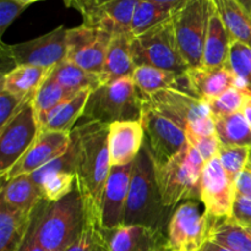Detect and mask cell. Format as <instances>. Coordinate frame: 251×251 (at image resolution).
Instances as JSON below:
<instances>
[{"label":"cell","mask_w":251,"mask_h":251,"mask_svg":"<svg viewBox=\"0 0 251 251\" xmlns=\"http://www.w3.org/2000/svg\"><path fill=\"white\" fill-rule=\"evenodd\" d=\"M53 69L37 66H14L1 78V88L20 96H31L37 92L42 83L50 75Z\"/></svg>","instance_id":"83f0119b"},{"label":"cell","mask_w":251,"mask_h":251,"mask_svg":"<svg viewBox=\"0 0 251 251\" xmlns=\"http://www.w3.org/2000/svg\"><path fill=\"white\" fill-rule=\"evenodd\" d=\"M149 1L152 2H157V4H162V5H169V6H179L181 2H184L185 0H149Z\"/></svg>","instance_id":"7dc6e473"},{"label":"cell","mask_w":251,"mask_h":251,"mask_svg":"<svg viewBox=\"0 0 251 251\" xmlns=\"http://www.w3.org/2000/svg\"><path fill=\"white\" fill-rule=\"evenodd\" d=\"M212 118L221 144L226 146H244L251 150V127L242 112Z\"/></svg>","instance_id":"1f68e13d"},{"label":"cell","mask_w":251,"mask_h":251,"mask_svg":"<svg viewBox=\"0 0 251 251\" xmlns=\"http://www.w3.org/2000/svg\"><path fill=\"white\" fill-rule=\"evenodd\" d=\"M176 6L157 4L149 0H140L135 9L131 22L132 36H140L152 27L157 26L173 15Z\"/></svg>","instance_id":"836d02e7"},{"label":"cell","mask_w":251,"mask_h":251,"mask_svg":"<svg viewBox=\"0 0 251 251\" xmlns=\"http://www.w3.org/2000/svg\"><path fill=\"white\" fill-rule=\"evenodd\" d=\"M109 1H113V0H64V4L66 7L77 10L82 16H85L88 12L93 11Z\"/></svg>","instance_id":"b9f144b4"},{"label":"cell","mask_w":251,"mask_h":251,"mask_svg":"<svg viewBox=\"0 0 251 251\" xmlns=\"http://www.w3.org/2000/svg\"><path fill=\"white\" fill-rule=\"evenodd\" d=\"M25 1L31 2V4H33V2H36V1H41V0H25Z\"/></svg>","instance_id":"f907efd6"},{"label":"cell","mask_w":251,"mask_h":251,"mask_svg":"<svg viewBox=\"0 0 251 251\" xmlns=\"http://www.w3.org/2000/svg\"><path fill=\"white\" fill-rule=\"evenodd\" d=\"M237 1L239 2V4L242 5L245 10H247L248 14L251 16V0H237Z\"/></svg>","instance_id":"c3c4849f"},{"label":"cell","mask_w":251,"mask_h":251,"mask_svg":"<svg viewBox=\"0 0 251 251\" xmlns=\"http://www.w3.org/2000/svg\"><path fill=\"white\" fill-rule=\"evenodd\" d=\"M132 80L142 97L163 90H179L195 96L185 73H176L153 66H137Z\"/></svg>","instance_id":"7402d4cb"},{"label":"cell","mask_w":251,"mask_h":251,"mask_svg":"<svg viewBox=\"0 0 251 251\" xmlns=\"http://www.w3.org/2000/svg\"><path fill=\"white\" fill-rule=\"evenodd\" d=\"M203 167L202 157L189 144L171 161L156 167L157 185L167 208L172 210L181 202L200 199Z\"/></svg>","instance_id":"277c9868"},{"label":"cell","mask_w":251,"mask_h":251,"mask_svg":"<svg viewBox=\"0 0 251 251\" xmlns=\"http://www.w3.org/2000/svg\"><path fill=\"white\" fill-rule=\"evenodd\" d=\"M80 92L65 87L49 75L42 83L41 87L37 90L33 97L34 114H36L37 123L39 125V130L46 122V118L48 117L49 113L53 112L63 103L73 100Z\"/></svg>","instance_id":"4316f807"},{"label":"cell","mask_w":251,"mask_h":251,"mask_svg":"<svg viewBox=\"0 0 251 251\" xmlns=\"http://www.w3.org/2000/svg\"><path fill=\"white\" fill-rule=\"evenodd\" d=\"M1 200L22 212L33 213L43 199L31 176H20L5 181L1 189Z\"/></svg>","instance_id":"484cf974"},{"label":"cell","mask_w":251,"mask_h":251,"mask_svg":"<svg viewBox=\"0 0 251 251\" xmlns=\"http://www.w3.org/2000/svg\"><path fill=\"white\" fill-rule=\"evenodd\" d=\"M235 195L234 181L226 173L218 156L206 162L201 178L200 201L208 218H230Z\"/></svg>","instance_id":"4fadbf2b"},{"label":"cell","mask_w":251,"mask_h":251,"mask_svg":"<svg viewBox=\"0 0 251 251\" xmlns=\"http://www.w3.org/2000/svg\"><path fill=\"white\" fill-rule=\"evenodd\" d=\"M142 98L145 102L184 127L190 126L198 120L211 115L206 100L184 91L163 90Z\"/></svg>","instance_id":"2e32d148"},{"label":"cell","mask_w":251,"mask_h":251,"mask_svg":"<svg viewBox=\"0 0 251 251\" xmlns=\"http://www.w3.org/2000/svg\"><path fill=\"white\" fill-rule=\"evenodd\" d=\"M107 235L109 251H169L167 234L158 228L123 225L107 230Z\"/></svg>","instance_id":"ac0fdd59"},{"label":"cell","mask_w":251,"mask_h":251,"mask_svg":"<svg viewBox=\"0 0 251 251\" xmlns=\"http://www.w3.org/2000/svg\"><path fill=\"white\" fill-rule=\"evenodd\" d=\"M140 122L145 131V145L156 167L166 164L188 145L185 127L145 102L144 98Z\"/></svg>","instance_id":"ba28073f"},{"label":"cell","mask_w":251,"mask_h":251,"mask_svg":"<svg viewBox=\"0 0 251 251\" xmlns=\"http://www.w3.org/2000/svg\"><path fill=\"white\" fill-rule=\"evenodd\" d=\"M112 36L110 32L83 24L68 28L66 59L83 70L102 75Z\"/></svg>","instance_id":"7c38bea8"},{"label":"cell","mask_w":251,"mask_h":251,"mask_svg":"<svg viewBox=\"0 0 251 251\" xmlns=\"http://www.w3.org/2000/svg\"><path fill=\"white\" fill-rule=\"evenodd\" d=\"M232 41L229 31L211 2L210 22L202 55L203 68L221 69L227 66Z\"/></svg>","instance_id":"cb8c5ba5"},{"label":"cell","mask_w":251,"mask_h":251,"mask_svg":"<svg viewBox=\"0 0 251 251\" xmlns=\"http://www.w3.org/2000/svg\"><path fill=\"white\" fill-rule=\"evenodd\" d=\"M233 39L251 48V16L237 0H211Z\"/></svg>","instance_id":"f1b7e54d"},{"label":"cell","mask_w":251,"mask_h":251,"mask_svg":"<svg viewBox=\"0 0 251 251\" xmlns=\"http://www.w3.org/2000/svg\"><path fill=\"white\" fill-rule=\"evenodd\" d=\"M140 0H113L82 16L83 25L97 27L112 34L131 32L135 9Z\"/></svg>","instance_id":"ffe728a7"},{"label":"cell","mask_w":251,"mask_h":251,"mask_svg":"<svg viewBox=\"0 0 251 251\" xmlns=\"http://www.w3.org/2000/svg\"><path fill=\"white\" fill-rule=\"evenodd\" d=\"M71 132L41 131L36 141L31 145L15 166L1 176L7 181L20 176H31L49 162L63 156L70 147Z\"/></svg>","instance_id":"9a60e30c"},{"label":"cell","mask_w":251,"mask_h":251,"mask_svg":"<svg viewBox=\"0 0 251 251\" xmlns=\"http://www.w3.org/2000/svg\"><path fill=\"white\" fill-rule=\"evenodd\" d=\"M65 251H109L107 230L100 218L85 215L82 232Z\"/></svg>","instance_id":"e575fe53"},{"label":"cell","mask_w":251,"mask_h":251,"mask_svg":"<svg viewBox=\"0 0 251 251\" xmlns=\"http://www.w3.org/2000/svg\"><path fill=\"white\" fill-rule=\"evenodd\" d=\"M234 222L242 227L250 229L251 228V196L235 195L234 203H233L232 216Z\"/></svg>","instance_id":"60d3db41"},{"label":"cell","mask_w":251,"mask_h":251,"mask_svg":"<svg viewBox=\"0 0 251 251\" xmlns=\"http://www.w3.org/2000/svg\"><path fill=\"white\" fill-rule=\"evenodd\" d=\"M142 97L132 77L102 85L88 97L81 119L110 125L117 122H140Z\"/></svg>","instance_id":"5b68a950"},{"label":"cell","mask_w":251,"mask_h":251,"mask_svg":"<svg viewBox=\"0 0 251 251\" xmlns=\"http://www.w3.org/2000/svg\"><path fill=\"white\" fill-rule=\"evenodd\" d=\"M36 95V93H34ZM34 95L31 96H20L16 93L9 92V91L0 90V129L4 127L9 123V120L12 117L17 114L20 109L28 102L31 98L34 97Z\"/></svg>","instance_id":"74e56055"},{"label":"cell","mask_w":251,"mask_h":251,"mask_svg":"<svg viewBox=\"0 0 251 251\" xmlns=\"http://www.w3.org/2000/svg\"><path fill=\"white\" fill-rule=\"evenodd\" d=\"M145 142L141 122H117L108 129V147L112 167L132 163Z\"/></svg>","instance_id":"d6986e66"},{"label":"cell","mask_w":251,"mask_h":251,"mask_svg":"<svg viewBox=\"0 0 251 251\" xmlns=\"http://www.w3.org/2000/svg\"><path fill=\"white\" fill-rule=\"evenodd\" d=\"M245 93L242 88L230 87L222 95L213 100H208V108L212 117H218V115H229L234 113L242 112L243 103H244Z\"/></svg>","instance_id":"8d00e7d4"},{"label":"cell","mask_w":251,"mask_h":251,"mask_svg":"<svg viewBox=\"0 0 251 251\" xmlns=\"http://www.w3.org/2000/svg\"><path fill=\"white\" fill-rule=\"evenodd\" d=\"M210 12L211 0H185L172 15L176 42L189 68L202 66Z\"/></svg>","instance_id":"52a82bcc"},{"label":"cell","mask_w":251,"mask_h":251,"mask_svg":"<svg viewBox=\"0 0 251 251\" xmlns=\"http://www.w3.org/2000/svg\"><path fill=\"white\" fill-rule=\"evenodd\" d=\"M50 76L65 87L78 92L83 90L95 91L104 85L102 75L83 70L82 68L71 63L68 59L58 64L51 70Z\"/></svg>","instance_id":"d6a6232c"},{"label":"cell","mask_w":251,"mask_h":251,"mask_svg":"<svg viewBox=\"0 0 251 251\" xmlns=\"http://www.w3.org/2000/svg\"><path fill=\"white\" fill-rule=\"evenodd\" d=\"M210 218L198 201L181 202L172 213L167 226L169 251H200L206 243Z\"/></svg>","instance_id":"30bf717a"},{"label":"cell","mask_w":251,"mask_h":251,"mask_svg":"<svg viewBox=\"0 0 251 251\" xmlns=\"http://www.w3.org/2000/svg\"><path fill=\"white\" fill-rule=\"evenodd\" d=\"M91 92L92 91L90 90L81 91L73 100L63 103L53 112L49 113L48 117L46 118V122L42 125L41 131H73L74 127L76 126L75 123L82 117Z\"/></svg>","instance_id":"f546056e"},{"label":"cell","mask_w":251,"mask_h":251,"mask_svg":"<svg viewBox=\"0 0 251 251\" xmlns=\"http://www.w3.org/2000/svg\"><path fill=\"white\" fill-rule=\"evenodd\" d=\"M185 74L194 95L206 102L218 97L230 87H238L237 77L227 66L221 69L189 68Z\"/></svg>","instance_id":"44dd1931"},{"label":"cell","mask_w":251,"mask_h":251,"mask_svg":"<svg viewBox=\"0 0 251 251\" xmlns=\"http://www.w3.org/2000/svg\"><path fill=\"white\" fill-rule=\"evenodd\" d=\"M31 5L25 0H0V37L20 14Z\"/></svg>","instance_id":"ab89813d"},{"label":"cell","mask_w":251,"mask_h":251,"mask_svg":"<svg viewBox=\"0 0 251 251\" xmlns=\"http://www.w3.org/2000/svg\"><path fill=\"white\" fill-rule=\"evenodd\" d=\"M235 194L238 195L251 196V171L245 168L240 172L234 180Z\"/></svg>","instance_id":"ee69618b"},{"label":"cell","mask_w":251,"mask_h":251,"mask_svg":"<svg viewBox=\"0 0 251 251\" xmlns=\"http://www.w3.org/2000/svg\"><path fill=\"white\" fill-rule=\"evenodd\" d=\"M37 210V208H36ZM19 251H46L43 247L39 244V242L37 240L36 235V211L33 213V217H32L31 226H29L28 233H27L26 238H25L24 243H22L21 248Z\"/></svg>","instance_id":"7bdbcfd3"},{"label":"cell","mask_w":251,"mask_h":251,"mask_svg":"<svg viewBox=\"0 0 251 251\" xmlns=\"http://www.w3.org/2000/svg\"><path fill=\"white\" fill-rule=\"evenodd\" d=\"M43 201L36 210L37 240L46 251H65L83 229L85 211L80 194L75 189L55 202L43 205Z\"/></svg>","instance_id":"3957f363"},{"label":"cell","mask_w":251,"mask_h":251,"mask_svg":"<svg viewBox=\"0 0 251 251\" xmlns=\"http://www.w3.org/2000/svg\"><path fill=\"white\" fill-rule=\"evenodd\" d=\"M185 134L188 144L191 145L200 153L205 163L218 156L221 142L218 140L217 134L212 135V136H202V135L194 134L189 130H185Z\"/></svg>","instance_id":"f35d334b"},{"label":"cell","mask_w":251,"mask_h":251,"mask_svg":"<svg viewBox=\"0 0 251 251\" xmlns=\"http://www.w3.org/2000/svg\"><path fill=\"white\" fill-rule=\"evenodd\" d=\"M132 37L131 32H120L112 36L102 71L104 83L123 77H132L136 69L132 59Z\"/></svg>","instance_id":"603a6c76"},{"label":"cell","mask_w":251,"mask_h":251,"mask_svg":"<svg viewBox=\"0 0 251 251\" xmlns=\"http://www.w3.org/2000/svg\"><path fill=\"white\" fill-rule=\"evenodd\" d=\"M66 36L68 28L59 26L43 36L22 43H1L2 55L9 58L15 66L54 69L66 59Z\"/></svg>","instance_id":"9c48e42d"},{"label":"cell","mask_w":251,"mask_h":251,"mask_svg":"<svg viewBox=\"0 0 251 251\" xmlns=\"http://www.w3.org/2000/svg\"><path fill=\"white\" fill-rule=\"evenodd\" d=\"M31 176L41 191L42 199L48 202H55L73 193L76 189L75 147L73 141L63 156L49 162Z\"/></svg>","instance_id":"5bb4252c"},{"label":"cell","mask_w":251,"mask_h":251,"mask_svg":"<svg viewBox=\"0 0 251 251\" xmlns=\"http://www.w3.org/2000/svg\"><path fill=\"white\" fill-rule=\"evenodd\" d=\"M242 113H243V115L245 117V119H247V122L249 123V125L251 127V93H245Z\"/></svg>","instance_id":"f6af8a7d"},{"label":"cell","mask_w":251,"mask_h":251,"mask_svg":"<svg viewBox=\"0 0 251 251\" xmlns=\"http://www.w3.org/2000/svg\"><path fill=\"white\" fill-rule=\"evenodd\" d=\"M131 50L136 68L153 66L176 73H185L189 69L179 49L172 17L132 37Z\"/></svg>","instance_id":"8992f818"},{"label":"cell","mask_w":251,"mask_h":251,"mask_svg":"<svg viewBox=\"0 0 251 251\" xmlns=\"http://www.w3.org/2000/svg\"><path fill=\"white\" fill-rule=\"evenodd\" d=\"M200 251H232L228 248L222 247V245L217 244V243L212 242V240H206V243L203 244V247L201 248Z\"/></svg>","instance_id":"bcb514c9"},{"label":"cell","mask_w":251,"mask_h":251,"mask_svg":"<svg viewBox=\"0 0 251 251\" xmlns=\"http://www.w3.org/2000/svg\"><path fill=\"white\" fill-rule=\"evenodd\" d=\"M33 213H25L0 200V251L20 250Z\"/></svg>","instance_id":"d4e9b609"},{"label":"cell","mask_w":251,"mask_h":251,"mask_svg":"<svg viewBox=\"0 0 251 251\" xmlns=\"http://www.w3.org/2000/svg\"><path fill=\"white\" fill-rule=\"evenodd\" d=\"M248 232H249V234H250V237H251V228H250V229H248Z\"/></svg>","instance_id":"816d5d0a"},{"label":"cell","mask_w":251,"mask_h":251,"mask_svg":"<svg viewBox=\"0 0 251 251\" xmlns=\"http://www.w3.org/2000/svg\"><path fill=\"white\" fill-rule=\"evenodd\" d=\"M163 205L156 179V167L145 145L134 162L124 225H141L163 230L168 211Z\"/></svg>","instance_id":"7a4b0ae2"},{"label":"cell","mask_w":251,"mask_h":251,"mask_svg":"<svg viewBox=\"0 0 251 251\" xmlns=\"http://www.w3.org/2000/svg\"><path fill=\"white\" fill-rule=\"evenodd\" d=\"M251 150L244 146H226L221 144L218 158L226 173L228 174L233 181L235 180L238 174L247 168L249 161Z\"/></svg>","instance_id":"d590c367"},{"label":"cell","mask_w":251,"mask_h":251,"mask_svg":"<svg viewBox=\"0 0 251 251\" xmlns=\"http://www.w3.org/2000/svg\"><path fill=\"white\" fill-rule=\"evenodd\" d=\"M134 162L126 166L112 167L110 169L100 205V222L104 229L110 230L124 225Z\"/></svg>","instance_id":"e0dca14e"},{"label":"cell","mask_w":251,"mask_h":251,"mask_svg":"<svg viewBox=\"0 0 251 251\" xmlns=\"http://www.w3.org/2000/svg\"><path fill=\"white\" fill-rule=\"evenodd\" d=\"M39 125L33 108V98L0 129V176H4L38 137Z\"/></svg>","instance_id":"8fae6325"},{"label":"cell","mask_w":251,"mask_h":251,"mask_svg":"<svg viewBox=\"0 0 251 251\" xmlns=\"http://www.w3.org/2000/svg\"><path fill=\"white\" fill-rule=\"evenodd\" d=\"M247 168H249L251 171V151H250V156H249V161H248V164H247Z\"/></svg>","instance_id":"681fc988"},{"label":"cell","mask_w":251,"mask_h":251,"mask_svg":"<svg viewBox=\"0 0 251 251\" xmlns=\"http://www.w3.org/2000/svg\"><path fill=\"white\" fill-rule=\"evenodd\" d=\"M108 129L107 124L87 122L76 125L70 134L75 147L76 189L85 215L91 217L100 218L103 190L112 169Z\"/></svg>","instance_id":"6da1fadb"},{"label":"cell","mask_w":251,"mask_h":251,"mask_svg":"<svg viewBox=\"0 0 251 251\" xmlns=\"http://www.w3.org/2000/svg\"><path fill=\"white\" fill-rule=\"evenodd\" d=\"M207 240H212L232 251H251L249 232L232 218L210 220Z\"/></svg>","instance_id":"4dcf8cb0"}]
</instances>
